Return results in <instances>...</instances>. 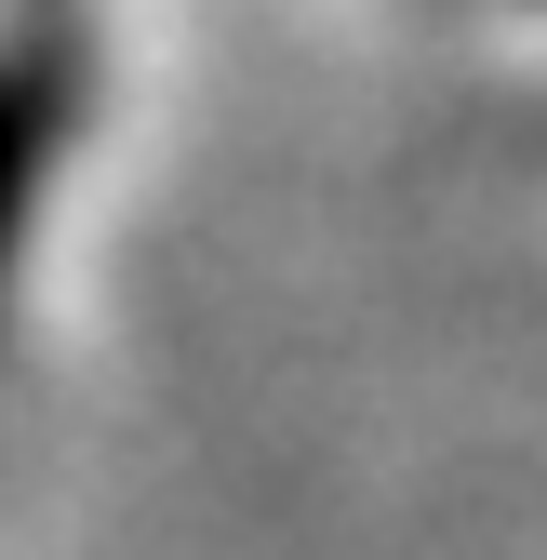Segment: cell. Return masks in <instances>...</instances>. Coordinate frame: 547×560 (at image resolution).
<instances>
[{
	"mask_svg": "<svg viewBox=\"0 0 547 560\" xmlns=\"http://www.w3.org/2000/svg\"><path fill=\"white\" fill-rule=\"evenodd\" d=\"M54 133H67V54L14 40V54H0V280H14V241H27V200H40Z\"/></svg>",
	"mask_w": 547,
	"mask_h": 560,
	"instance_id": "cell-1",
	"label": "cell"
}]
</instances>
